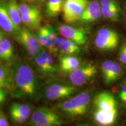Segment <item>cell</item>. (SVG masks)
<instances>
[{"label":"cell","mask_w":126,"mask_h":126,"mask_svg":"<svg viewBox=\"0 0 126 126\" xmlns=\"http://www.w3.org/2000/svg\"><path fill=\"white\" fill-rule=\"evenodd\" d=\"M11 87V75L7 68L0 66V88L10 89Z\"/></svg>","instance_id":"cell-19"},{"label":"cell","mask_w":126,"mask_h":126,"mask_svg":"<svg viewBox=\"0 0 126 126\" xmlns=\"http://www.w3.org/2000/svg\"><path fill=\"white\" fill-rule=\"evenodd\" d=\"M14 78L16 85L22 92L29 96L34 94L35 78L33 71L29 65L22 64L16 67Z\"/></svg>","instance_id":"cell-1"},{"label":"cell","mask_w":126,"mask_h":126,"mask_svg":"<svg viewBox=\"0 0 126 126\" xmlns=\"http://www.w3.org/2000/svg\"><path fill=\"white\" fill-rule=\"evenodd\" d=\"M64 0H47L46 12L48 18H56L63 12Z\"/></svg>","instance_id":"cell-15"},{"label":"cell","mask_w":126,"mask_h":126,"mask_svg":"<svg viewBox=\"0 0 126 126\" xmlns=\"http://www.w3.org/2000/svg\"><path fill=\"white\" fill-rule=\"evenodd\" d=\"M119 97L122 102L126 103V79L123 82L121 87L119 93Z\"/></svg>","instance_id":"cell-30"},{"label":"cell","mask_w":126,"mask_h":126,"mask_svg":"<svg viewBox=\"0 0 126 126\" xmlns=\"http://www.w3.org/2000/svg\"><path fill=\"white\" fill-rule=\"evenodd\" d=\"M91 96L88 93L83 92L70 100L63 102L61 109L71 116H82L85 114L90 103Z\"/></svg>","instance_id":"cell-2"},{"label":"cell","mask_w":126,"mask_h":126,"mask_svg":"<svg viewBox=\"0 0 126 126\" xmlns=\"http://www.w3.org/2000/svg\"><path fill=\"white\" fill-rule=\"evenodd\" d=\"M59 31L61 36L73 41L78 46L85 45L87 42V33L82 28H77L63 25L60 26Z\"/></svg>","instance_id":"cell-7"},{"label":"cell","mask_w":126,"mask_h":126,"mask_svg":"<svg viewBox=\"0 0 126 126\" xmlns=\"http://www.w3.org/2000/svg\"><path fill=\"white\" fill-rule=\"evenodd\" d=\"M94 105L97 109L113 111L117 110V102L114 96L108 92H103L96 96Z\"/></svg>","instance_id":"cell-10"},{"label":"cell","mask_w":126,"mask_h":126,"mask_svg":"<svg viewBox=\"0 0 126 126\" xmlns=\"http://www.w3.org/2000/svg\"><path fill=\"white\" fill-rule=\"evenodd\" d=\"M10 114L12 120L16 123H24L26 121V120H27V118L23 117V116L20 115L19 113L14 111V110H10Z\"/></svg>","instance_id":"cell-28"},{"label":"cell","mask_w":126,"mask_h":126,"mask_svg":"<svg viewBox=\"0 0 126 126\" xmlns=\"http://www.w3.org/2000/svg\"><path fill=\"white\" fill-rule=\"evenodd\" d=\"M17 40L25 47L32 56H36L40 51V45L38 37L26 28L20 29L17 33Z\"/></svg>","instance_id":"cell-6"},{"label":"cell","mask_w":126,"mask_h":126,"mask_svg":"<svg viewBox=\"0 0 126 126\" xmlns=\"http://www.w3.org/2000/svg\"><path fill=\"white\" fill-rule=\"evenodd\" d=\"M125 10H126V5H125Z\"/></svg>","instance_id":"cell-36"},{"label":"cell","mask_w":126,"mask_h":126,"mask_svg":"<svg viewBox=\"0 0 126 126\" xmlns=\"http://www.w3.org/2000/svg\"><path fill=\"white\" fill-rule=\"evenodd\" d=\"M52 111H53L46 108H41L39 109L38 110H37L33 113L32 116L31 123L33 125H34V124L38 122L40 120L43 119L44 117L49 114Z\"/></svg>","instance_id":"cell-24"},{"label":"cell","mask_w":126,"mask_h":126,"mask_svg":"<svg viewBox=\"0 0 126 126\" xmlns=\"http://www.w3.org/2000/svg\"><path fill=\"white\" fill-rule=\"evenodd\" d=\"M7 92L5 88H0V104L5 101L7 97Z\"/></svg>","instance_id":"cell-32"},{"label":"cell","mask_w":126,"mask_h":126,"mask_svg":"<svg viewBox=\"0 0 126 126\" xmlns=\"http://www.w3.org/2000/svg\"><path fill=\"white\" fill-rule=\"evenodd\" d=\"M122 71L123 70L120 64L116 61H113L112 70L106 84H111L117 81L122 75Z\"/></svg>","instance_id":"cell-21"},{"label":"cell","mask_w":126,"mask_h":126,"mask_svg":"<svg viewBox=\"0 0 126 126\" xmlns=\"http://www.w3.org/2000/svg\"><path fill=\"white\" fill-rule=\"evenodd\" d=\"M0 47H2L4 50L8 54L11 59L14 56V47L11 42V40L8 39L4 38L0 43Z\"/></svg>","instance_id":"cell-27"},{"label":"cell","mask_w":126,"mask_h":126,"mask_svg":"<svg viewBox=\"0 0 126 126\" xmlns=\"http://www.w3.org/2000/svg\"><path fill=\"white\" fill-rule=\"evenodd\" d=\"M77 88L64 85L53 84L46 91V96L50 100L65 98L75 92Z\"/></svg>","instance_id":"cell-9"},{"label":"cell","mask_w":126,"mask_h":126,"mask_svg":"<svg viewBox=\"0 0 126 126\" xmlns=\"http://www.w3.org/2000/svg\"><path fill=\"white\" fill-rule=\"evenodd\" d=\"M7 6L12 21L17 29L19 31L22 20L21 18V14L19 9V5L15 0H9L7 4Z\"/></svg>","instance_id":"cell-14"},{"label":"cell","mask_w":126,"mask_h":126,"mask_svg":"<svg viewBox=\"0 0 126 126\" xmlns=\"http://www.w3.org/2000/svg\"><path fill=\"white\" fill-rule=\"evenodd\" d=\"M119 42V36L116 31L108 28L99 30L94 39V45L102 51H110L116 49Z\"/></svg>","instance_id":"cell-3"},{"label":"cell","mask_w":126,"mask_h":126,"mask_svg":"<svg viewBox=\"0 0 126 126\" xmlns=\"http://www.w3.org/2000/svg\"><path fill=\"white\" fill-rule=\"evenodd\" d=\"M102 16L111 22H118L120 18V8L116 0H100Z\"/></svg>","instance_id":"cell-8"},{"label":"cell","mask_w":126,"mask_h":126,"mask_svg":"<svg viewBox=\"0 0 126 126\" xmlns=\"http://www.w3.org/2000/svg\"><path fill=\"white\" fill-rule=\"evenodd\" d=\"M119 59L122 64L126 65V42L121 47L119 54Z\"/></svg>","instance_id":"cell-29"},{"label":"cell","mask_w":126,"mask_h":126,"mask_svg":"<svg viewBox=\"0 0 126 126\" xmlns=\"http://www.w3.org/2000/svg\"><path fill=\"white\" fill-rule=\"evenodd\" d=\"M62 124V121L60 117L54 113L52 111L49 114L34 124L36 126H61Z\"/></svg>","instance_id":"cell-18"},{"label":"cell","mask_w":126,"mask_h":126,"mask_svg":"<svg viewBox=\"0 0 126 126\" xmlns=\"http://www.w3.org/2000/svg\"><path fill=\"white\" fill-rule=\"evenodd\" d=\"M19 9L21 15H29V14L40 12V10L37 7L25 4L19 5Z\"/></svg>","instance_id":"cell-26"},{"label":"cell","mask_w":126,"mask_h":126,"mask_svg":"<svg viewBox=\"0 0 126 126\" xmlns=\"http://www.w3.org/2000/svg\"><path fill=\"white\" fill-rule=\"evenodd\" d=\"M0 28L11 34H15L19 31L10 18L7 4L1 1H0Z\"/></svg>","instance_id":"cell-12"},{"label":"cell","mask_w":126,"mask_h":126,"mask_svg":"<svg viewBox=\"0 0 126 126\" xmlns=\"http://www.w3.org/2000/svg\"><path fill=\"white\" fill-rule=\"evenodd\" d=\"M117 116V110L106 111L96 109L94 113V119L97 124L101 126H110L116 121Z\"/></svg>","instance_id":"cell-13"},{"label":"cell","mask_w":126,"mask_h":126,"mask_svg":"<svg viewBox=\"0 0 126 126\" xmlns=\"http://www.w3.org/2000/svg\"><path fill=\"white\" fill-rule=\"evenodd\" d=\"M88 3V0H64L63 8L64 21L71 23L79 20Z\"/></svg>","instance_id":"cell-4"},{"label":"cell","mask_w":126,"mask_h":126,"mask_svg":"<svg viewBox=\"0 0 126 126\" xmlns=\"http://www.w3.org/2000/svg\"><path fill=\"white\" fill-rule=\"evenodd\" d=\"M102 16L100 2L94 0L88 3L79 20L83 23H91L96 21Z\"/></svg>","instance_id":"cell-11"},{"label":"cell","mask_w":126,"mask_h":126,"mask_svg":"<svg viewBox=\"0 0 126 126\" xmlns=\"http://www.w3.org/2000/svg\"><path fill=\"white\" fill-rule=\"evenodd\" d=\"M39 1H45V0H39Z\"/></svg>","instance_id":"cell-37"},{"label":"cell","mask_w":126,"mask_h":126,"mask_svg":"<svg viewBox=\"0 0 126 126\" xmlns=\"http://www.w3.org/2000/svg\"><path fill=\"white\" fill-rule=\"evenodd\" d=\"M0 59L5 61H9L12 60L11 58L8 56V54L1 47H0Z\"/></svg>","instance_id":"cell-31"},{"label":"cell","mask_w":126,"mask_h":126,"mask_svg":"<svg viewBox=\"0 0 126 126\" xmlns=\"http://www.w3.org/2000/svg\"><path fill=\"white\" fill-rule=\"evenodd\" d=\"M48 53L45 51L39 52L36 58V62L42 71L44 72H50L49 68L47 63V56Z\"/></svg>","instance_id":"cell-22"},{"label":"cell","mask_w":126,"mask_h":126,"mask_svg":"<svg viewBox=\"0 0 126 126\" xmlns=\"http://www.w3.org/2000/svg\"><path fill=\"white\" fill-rule=\"evenodd\" d=\"M8 122L5 118L0 116V126H8Z\"/></svg>","instance_id":"cell-33"},{"label":"cell","mask_w":126,"mask_h":126,"mask_svg":"<svg viewBox=\"0 0 126 126\" xmlns=\"http://www.w3.org/2000/svg\"><path fill=\"white\" fill-rule=\"evenodd\" d=\"M10 110H14L23 117L28 118L31 116L32 110L29 106L27 105L19 103H13L11 106Z\"/></svg>","instance_id":"cell-20"},{"label":"cell","mask_w":126,"mask_h":126,"mask_svg":"<svg viewBox=\"0 0 126 126\" xmlns=\"http://www.w3.org/2000/svg\"><path fill=\"white\" fill-rule=\"evenodd\" d=\"M4 33L2 31H0V43L2 42V40L4 39Z\"/></svg>","instance_id":"cell-34"},{"label":"cell","mask_w":126,"mask_h":126,"mask_svg":"<svg viewBox=\"0 0 126 126\" xmlns=\"http://www.w3.org/2000/svg\"><path fill=\"white\" fill-rule=\"evenodd\" d=\"M0 63H1V61H0Z\"/></svg>","instance_id":"cell-38"},{"label":"cell","mask_w":126,"mask_h":126,"mask_svg":"<svg viewBox=\"0 0 126 126\" xmlns=\"http://www.w3.org/2000/svg\"><path fill=\"white\" fill-rule=\"evenodd\" d=\"M97 74V69L94 64H88L79 67L72 72L70 79L73 84L77 86L84 85L91 81Z\"/></svg>","instance_id":"cell-5"},{"label":"cell","mask_w":126,"mask_h":126,"mask_svg":"<svg viewBox=\"0 0 126 126\" xmlns=\"http://www.w3.org/2000/svg\"><path fill=\"white\" fill-rule=\"evenodd\" d=\"M113 64V61L111 60H106L105 61L102 63V75L105 82L106 83L108 82L109 78L111 74V70H112Z\"/></svg>","instance_id":"cell-25"},{"label":"cell","mask_w":126,"mask_h":126,"mask_svg":"<svg viewBox=\"0 0 126 126\" xmlns=\"http://www.w3.org/2000/svg\"><path fill=\"white\" fill-rule=\"evenodd\" d=\"M21 1H30V0H21Z\"/></svg>","instance_id":"cell-35"},{"label":"cell","mask_w":126,"mask_h":126,"mask_svg":"<svg viewBox=\"0 0 126 126\" xmlns=\"http://www.w3.org/2000/svg\"><path fill=\"white\" fill-rule=\"evenodd\" d=\"M48 27L43 26L39 28L38 32V39L42 46H46L48 48L50 45V41L48 36Z\"/></svg>","instance_id":"cell-23"},{"label":"cell","mask_w":126,"mask_h":126,"mask_svg":"<svg viewBox=\"0 0 126 126\" xmlns=\"http://www.w3.org/2000/svg\"><path fill=\"white\" fill-rule=\"evenodd\" d=\"M81 64L80 60L73 56L63 57L60 60V68L64 72H72Z\"/></svg>","instance_id":"cell-16"},{"label":"cell","mask_w":126,"mask_h":126,"mask_svg":"<svg viewBox=\"0 0 126 126\" xmlns=\"http://www.w3.org/2000/svg\"><path fill=\"white\" fill-rule=\"evenodd\" d=\"M22 22L31 29H37L40 28L42 15L41 12L29 14V15H21Z\"/></svg>","instance_id":"cell-17"}]
</instances>
